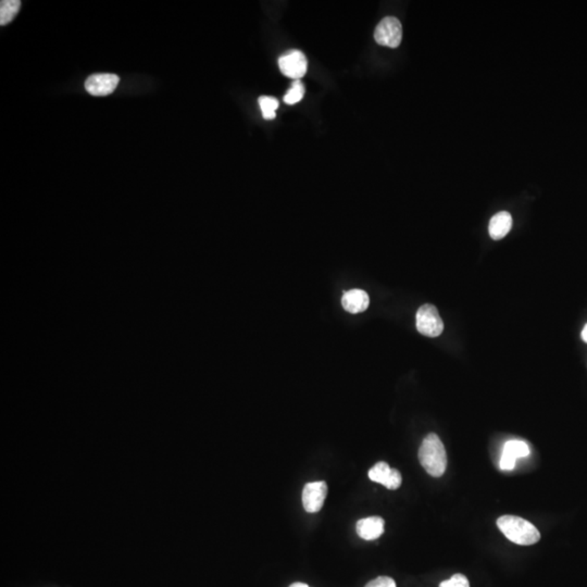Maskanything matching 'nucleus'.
<instances>
[{
  "label": "nucleus",
  "mask_w": 587,
  "mask_h": 587,
  "mask_svg": "<svg viewBox=\"0 0 587 587\" xmlns=\"http://www.w3.org/2000/svg\"><path fill=\"white\" fill-rule=\"evenodd\" d=\"M419 460L426 472L434 478H440L445 473L447 453L445 446L436 434H428L423 440L419 449Z\"/></svg>",
  "instance_id": "nucleus-1"
},
{
  "label": "nucleus",
  "mask_w": 587,
  "mask_h": 587,
  "mask_svg": "<svg viewBox=\"0 0 587 587\" xmlns=\"http://www.w3.org/2000/svg\"><path fill=\"white\" fill-rule=\"evenodd\" d=\"M497 526L508 540L517 545H534L540 540V534L535 525L522 517L503 515L497 520Z\"/></svg>",
  "instance_id": "nucleus-2"
},
{
  "label": "nucleus",
  "mask_w": 587,
  "mask_h": 587,
  "mask_svg": "<svg viewBox=\"0 0 587 587\" xmlns=\"http://www.w3.org/2000/svg\"><path fill=\"white\" fill-rule=\"evenodd\" d=\"M417 330L428 337H437L444 331V322L433 305H423L416 316Z\"/></svg>",
  "instance_id": "nucleus-3"
},
{
  "label": "nucleus",
  "mask_w": 587,
  "mask_h": 587,
  "mask_svg": "<svg viewBox=\"0 0 587 587\" xmlns=\"http://www.w3.org/2000/svg\"><path fill=\"white\" fill-rule=\"evenodd\" d=\"M374 40L378 45L397 48L403 40V26L395 17H386L374 31Z\"/></svg>",
  "instance_id": "nucleus-4"
},
{
  "label": "nucleus",
  "mask_w": 587,
  "mask_h": 587,
  "mask_svg": "<svg viewBox=\"0 0 587 587\" xmlns=\"http://www.w3.org/2000/svg\"><path fill=\"white\" fill-rule=\"evenodd\" d=\"M279 67L285 77L299 80L304 77L308 67L306 56L300 50H289L279 59Z\"/></svg>",
  "instance_id": "nucleus-5"
},
{
  "label": "nucleus",
  "mask_w": 587,
  "mask_h": 587,
  "mask_svg": "<svg viewBox=\"0 0 587 587\" xmlns=\"http://www.w3.org/2000/svg\"><path fill=\"white\" fill-rule=\"evenodd\" d=\"M328 495V485L325 482H312L306 484L303 490V505L309 513L321 510L324 500Z\"/></svg>",
  "instance_id": "nucleus-6"
},
{
  "label": "nucleus",
  "mask_w": 587,
  "mask_h": 587,
  "mask_svg": "<svg viewBox=\"0 0 587 587\" xmlns=\"http://www.w3.org/2000/svg\"><path fill=\"white\" fill-rule=\"evenodd\" d=\"M119 82L120 77L111 73L93 74L85 82V90L93 96H107L115 92Z\"/></svg>",
  "instance_id": "nucleus-7"
},
{
  "label": "nucleus",
  "mask_w": 587,
  "mask_h": 587,
  "mask_svg": "<svg viewBox=\"0 0 587 587\" xmlns=\"http://www.w3.org/2000/svg\"><path fill=\"white\" fill-rule=\"evenodd\" d=\"M369 478L373 482L380 483L388 490H397L401 488L403 478L401 472L396 469H392L386 463H376L369 471Z\"/></svg>",
  "instance_id": "nucleus-8"
},
{
  "label": "nucleus",
  "mask_w": 587,
  "mask_h": 587,
  "mask_svg": "<svg viewBox=\"0 0 587 587\" xmlns=\"http://www.w3.org/2000/svg\"><path fill=\"white\" fill-rule=\"evenodd\" d=\"M370 304L368 294L362 289H351L345 291L341 297V305L351 314H360L366 312Z\"/></svg>",
  "instance_id": "nucleus-9"
},
{
  "label": "nucleus",
  "mask_w": 587,
  "mask_h": 587,
  "mask_svg": "<svg viewBox=\"0 0 587 587\" xmlns=\"http://www.w3.org/2000/svg\"><path fill=\"white\" fill-rule=\"evenodd\" d=\"M384 520L381 517H369L357 522V534L366 540H373L384 533Z\"/></svg>",
  "instance_id": "nucleus-10"
},
{
  "label": "nucleus",
  "mask_w": 587,
  "mask_h": 587,
  "mask_svg": "<svg viewBox=\"0 0 587 587\" xmlns=\"http://www.w3.org/2000/svg\"><path fill=\"white\" fill-rule=\"evenodd\" d=\"M513 227V217L507 211L498 212L490 219L488 232L492 239L495 241L504 239Z\"/></svg>",
  "instance_id": "nucleus-11"
},
{
  "label": "nucleus",
  "mask_w": 587,
  "mask_h": 587,
  "mask_svg": "<svg viewBox=\"0 0 587 587\" xmlns=\"http://www.w3.org/2000/svg\"><path fill=\"white\" fill-rule=\"evenodd\" d=\"M503 455L517 460V458H523L530 455V448L528 444L522 440H509L504 446Z\"/></svg>",
  "instance_id": "nucleus-12"
},
{
  "label": "nucleus",
  "mask_w": 587,
  "mask_h": 587,
  "mask_svg": "<svg viewBox=\"0 0 587 587\" xmlns=\"http://www.w3.org/2000/svg\"><path fill=\"white\" fill-rule=\"evenodd\" d=\"M21 1L19 0H3L0 3V25L10 23L19 13Z\"/></svg>",
  "instance_id": "nucleus-13"
},
{
  "label": "nucleus",
  "mask_w": 587,
  "mask_h": 587,
  "mask_svg": "<svg viewBox=\"0 0 587 587\" xmlns=\"http://www.w3.org/2000/svg\"><path fill=\"white\" fill-rule=\"evenodd\" d=\"M259 105L262 108V115L266 120H272L276 117L275 110L279 107V102L269 96H262L258 99Z\"/></svg>",
  "instance_id": "nucleus-14"
},
{
  "label": "nucleus",
  "mask_w": 587,
  "mask_h": 587,
  "mask_svg": "<svg viewBox=\"0 0 587 587\" xmlns=\"http://www.w3.org/2000/svg\"><path fill=\"white\" fill-rule=\"evenodd\" d=\"M304 95V85H303L300 81L296 80L291 84V88L289 90V93L284 96V102L287 104V105H295V104L303 99Z\"/></svg>",
  "instance_id": "nucleus-15"
},
{
  "label": "nucleus",
  "mask_w": 587,
  "mask_h": 587,
  "mask_svg": "<svg viewBox=\"0 0 587 587\" xmlns=\"http://www.w3.org/2000/svg\"><path fill=\"white\" fill-rule=\"evenodd\" d=\"M440 587H470V583H469L467 577L460 574V573H457V574L453 575L449 580L443 581L440 583Z\"/></svg>",
  "instance_id": "nucleus-16"
},
{
  "label": "nucleus",
  "mask_w": 587,
  "mask_h": 587,
  "mask_svg": "<svg viewBox=\"0 0 587 587\" xmlns=\"http://www.w3.org/2000/svg\"><path fill=\"white\" fill-rule=\"evenodd\" d=\"M366 587H396V583L392 577H378L376 580L369 582Z\"/></svg>",
  "instance_id": "nucleus-17"
},
{
  "label": "nucleus",
  "mask_w": 587,
  "mask_h": 587,
  "mask_svg": "<svg viewBox=\"0 0 587 587\" xmlns=\"http://www.w3.org/2000/svg\"><path fill=\"white\" fill-rule=\"evenodd\" d=\"M515 461L513 459L509 458L507 456H501L500 459V468L503 470H513L515 468Z\"/></svg>",
  "instance_id": "nucleus-18"
},
{
  "label": "nucleus",
  "mask_w": 587,
  "mask_h": 587,
  "mask_svg": "<svg viewBox=\"0 0 587 587\" xmlns=\"http://www.w3.org/2000/svg\"><path fill=\"white\" fill-rule=\"evenodd\" d=\"M581 337H582L583 341L587 344V324L584 326V329H583L582 334H581Z\"/></svg>",
  "instance_id": "nucleus-19"
},
{
  "label": "nucleus",
  "mask_w": 587,
  "mask_h": 587,
  "mask_svg": "<svg viewBox=\"0 0 587 587\" xmlns=\"http://www.w3.org/2000/svg\"><path fill=\"white\" fill-rule=\"evenodd\" d=\"M289 587H309L308 585L305 584V583H294Z\"/></svg>",
  "instance_id": "nucleus-20"
}]
</instances>
